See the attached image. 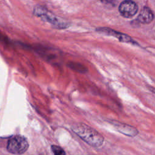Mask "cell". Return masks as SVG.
Masks as SVG:
<instances>
[{"mask_svg":"<svg viewBox=\"0 0 155 155\" xmlns=\"http://www.w3.org/2000/svg\"><path fill=\"white\" fill-rule=\"evenodd\" d=\"M154 15L151 10L148 7H144L140 11L137 20L142 24H149L153 21Z\"/></svg>","mask_w":155,"mask_h":155,"instance_id":"7","label":"cell"},{"mask_svg":"<svg viewBox=\"0 0 155 155\" xmlns=\"http://www.w3.org/2000/svg\"><path fill=\"white\" fill-rule=\"evenodd\" d=\"M68 65L70 68H71L73 70L78 71V72L85 73V72H87L88 71L87 68L84 65L81 64L79 63L72 62H70Z\"/></svg>","mask_w":155,"mask_h":155,"instance_id":"8","label":"cell"},{"mask_svg":"<svg viewBox=\"0 0 155 155\" xmlns=\"http://www.w3.org/2000/svg\"><path fill=\"white\" fill-rule=\"evenodd\" d=\"M114 125L119 132L128 136H135L138 133L136 128L127 124H124L116 122L114 124Z\"/></svg>","mask_w":155,"mask_h":155,"instance_id":"6","label":"cell"},{"mask_svg":"<svg viewBox=\"0 0 155 155\" xmlns=\"http://www.w3.org/2000/svg\"><path fill=\"white\" fill-rule=\"evenodd\" d=\"M138 11L137 4L132 1H122L119 6V12L124 18H130L134 16Z\"/></svg>","mask_w":155,"mask_h":155,"instance_id":"3","label":"cell"},{"mask_svg":"<svg viewBox=\"0 0 155 155\" xmlns=\"http://www.w3.org/2000/svg\"><path fill=\"white\" fill-rule=\"evenodd\" d=\"M71 129L81 139L94 147H101L104 142V137L95 129L84 123L74 124Z\"/></svg>","mask_w":155,"mask_h":155,"instance_id":"1","label":"cell"},{"mask_svg":"<svg viewBox=\"0 0 155 155\" xmlns=\"http://www.w3.org/2000/svg\"><path fill=\"white\" fill-rule=\"evenodd\" d=\"M28 146V142L26 138L18 135L8 140L7 149L11 153L20 154L25 153L27 150Z\"/></svg>","mask_w":155,"mask_h":155,"instance_id":"2","label":"cell"},{"mask_svg":"<svg viewBox=\"0 0 155 155\" xmlns=\"http://www.w3.org/2000/svg\"><path fill=\"white\" fill-rule=\"evenodd\" d=\"M51 148L53 155H65V151L59 146L52 145Z\"/></svg>","mask_w":155,"mask_h":155,"instance_id":"9","label":"cell"},{"mask_svg":"<svg viewBox=\"0 0 155 155\" xmlns=\"http://www.w3.org/2000/svg\"><path fill=\"white\" fill-rule=\"evenodd\" d=\"M96 31L104 33L107 35L111 36L114 38H116L119 41L122 42H127V43H131L132 44H136L137 43L128 35L125 33H122L120 32H118L115 31L113 29H111L108 27H101L96 28Z\"/></svg>","mask_w":155,"mask_h":155,"instance_id":"4","label":"cell"},{"mask_svg":"<svg viewBox=\"0 0 155 155\" xmlns=\"http://www.w3.org/2000/svg\"><path fill=\"white\" fill-rule=\"evenodd\" d=\"M34 14L38 16V17L39 16L43 18L45 21L51 22L54 25H57L58 27H59V25H62V27H64V24H62V23L59 22L58 19L54 15H51L50 14V12H47L46 9H45L43 7L39 6L36 7L34 10Z\"/></svg>","mask_w":155,"mask_h":155,"instance_id":"5","label":"cell"}]
</instances>
